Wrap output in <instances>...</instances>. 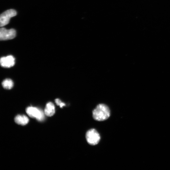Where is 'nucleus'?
<instances>
[{
    "label": "nucleus",
    "mask_w": 170,
    "mask_h": 170,
    "mask_svg": "<svg viewBox=\"0 0 170 170\" xmlns=\"http://www.w3.org/2000/svg\"><path fill=\"white\" fill-rule=\"evenodd\" d=\"M110 115V111L109 108L107 105L104 104L98 105L93 112V118L98 121H105L107 120Z\"/></svg>",
    "instance_id": "obj_1"
},
{
    "label": "nucleus",
    "mask_w": 170,
    "mask_h": 170,
    "mask_svg": "<svg viewBox=\"0 0 170 170\" xmlns=\"http://www.w3.org/2000/svg\"><path fill=\"white\" fill-rule=\"evenodd\" d=\"M86 138L87 142L90 145H95L99 142L100 137L97 130L92 129L90 130L87 132Z\"/></svg>",
    "instance_id": "obj_2"
},
{
    "label": "nucleus",
    "mask_w": 170,
    "mask_h": 170,
    "mask_svg": "<svg viewBox=\"0 0 170 170\" xmlns=\"http://www.w3.org/2000/svg\"><path fill=\"white\" fill-rule=\"evenodd\" d=\"M16 14V11L13 9L8 10L3 12L0 16V26L2 27L8 24L10 19L15 16Z\"/></svg>",
    "instance_id": "obj_3"
},
{
    "label": "nucleus",
    "mask_w": 170,
    "mask_h": 170,
    "mask_svg": "<svg viewBox=\"0 0 170 170\" xmlns=\"http://www.w3.org/2000/svg\"><path fill=\"white\" fill-rule=\"evenodd\" d=\"M26 112L31 117L36 118L40 121L44 120V116L43 112L37 108L32 107H28L26 109Z\"/></svg>",
    "instance_id": "obj_4"
},
{
    "label": "nucleus",
    "mask_w": 170,
    "mask_h": 170,
    "mask_svg": "<svg viewBox=\"0 0 170 170\" xmlns=\"http://www.w3.org/2000/svg\"><path fill=\"white\" fill-rule=\"evenodd\" d=\"M16 34V31L14 29L7 30L1 28L0 29V39L1 40L12 39L15 37Z\"/></svg>",
    "instance_id": "obj_5"
},
{
    "label": "nucleus",
    "mask_w": 170,
    "mask_h": 170,
    "mask_svg": "<svg viewBox=\"0 0 170 170\" xmlns=\"http://www.w3.org/2000/svg\"><path fill=\"white\" fill-rule=\"evenodd\" d=\"M1 65L3 67L10 68L13 66L15 64V58L11 55L3 57L1 59Z\"/></svg>",
    "instance_id": "obj_6"
},
{
    "label": "nucleus",
    "mask_w": 170,
    "mask_h": 170,
    "mask_svg": "<svg viewBox=\"0 0 170 170\" xmlns=\"http://www.w3.org/2000/svg\"><path fill=\"white\" fill-rule=\"evenodd\" d=\"M29 121L28 118L24 115H17L15 118V121L17 124L22 125L27 124Z\"/></svg>",
    "instance_id": "obj_7"
},
{
    "label": "nucleus",
    "mask_w": 170,
    "mask_h": 170,
    "mask_svg": "<svg viewBox=\"0 0 170 170\" xmlns=\"http://www.w3.org/2000/svg\"><path fill=\"white\" fill-rule=\"evenodd\" d=\"M55 107L54 104L51 102L48 103L45 110L46 115L48 117L52 116L55 114Z\"/></svg>",
    "instance_id": "obj_8"
},
{
    "label": "nucleus",
    "mask_w": 170,
    "mask_h": 170,
    "mask_svg": "<svg viewBox=\"0 0 170 170\" xmlns=\"http://www.w3.org/2000/svg\"><path fill=\"white\" fill-rule=\"evenodd\" d=\"M3 87L6 89L10 90L13 87L14 83L13 81L10 79H6L2 83Z\"/></svg>",
    "instance_id": "obj_9"
},
{
    "label": "nucleus",
    "mask_w": 170,
    "mask_h": 170,
    "mask_svg": "<svg viewBox=\"0 0 170 170\" xmlns=\"http://www.w3.org/2000/svg\"><path fill=\"white\" fill-rule=\"evenodd\" d=\"M55 102L56 104L60 106L61 108L66 106V104L64 103H63L61 100L58 99H56Z\"/></svg>",
    "instance_id": "obj_10"
}]
</instances>
